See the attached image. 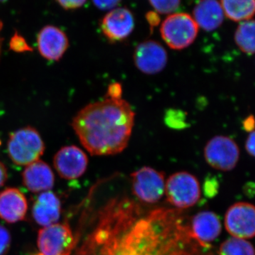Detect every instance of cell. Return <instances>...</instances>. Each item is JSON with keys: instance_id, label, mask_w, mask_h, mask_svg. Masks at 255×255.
Wrapping results in <instances>:
<instances>
[{"instance_id": "5", "label": "cell", "mask_w": 255, "mask_h": 255, "mask_svg": "<svg viewBox=\"0 0 255 255\" xmlns=\"http://www.w3.org/2000/svg\"><path fill=\"white\" fill-rule=\"evenodd\" d=\"M164 193L167 200L178 209L195 205L201 197V187L195 176L189 172L172 174L165 182Z\"/></svg>"}, {"instance_id": "32", "label": "cell", "mask_w": 255, "mask_h": 255, "mask_svg": "<svg viewBox=\"0 0 255 255\" xmlns=\"http://www.w3.org/2000/svg\"><path fill=\"white\" fill-rule=\"evenodd\" d=\"M8 179V171L6 166L0 161V187H3Z\"/></svg>"}, {"instance_id": "14", "label": "cell", "mask_w": 255, "mask_h": 255, "mask_svg": "<svg viewBox=\"0 0 255 255\" xmlns=\"http://www.w3.org/2000/svg\"><path fill=\"white\" fill-rule=\"evenodd\" d=\"M27 211V199L17 188H6L0 192V219L9 223L20 222Z\"/></svg>"}, {"instance_id": "26", "label": "cell", "mask_w": 255, "mask_h": 255, "mask_svg": "<svg viewBox=\"0 0 255 255\" xmlns=\"http://www.w3.org/2000/svg\"><path fill=\"white\" fill-rule=\"evenodd\" d=\"M56 1L63 9L70 10L81 7L85 4L87 0H56Z\"/></svg>"}, {"instance_id": "8", "label": "cell", "mask_w": 255, "mask_h": 255, "mask_svg": "<svg viewBox=\"0 0 255 255\" xmlns=\"http://www.w3.org/2000/svg\"><path fill=\"white\" fill-rule=\"evenodd\" d=\"M204 157L213 168L227 172L237 165L240 148L231 137L218 135L212 137L206 144Z\"/></svg>"}, {"instance_id": "13", "label": "cell", "mask_w": 255, "mask_h": 255, "mask_svg": "<svg viewBox=\"0 0 255 255\" xmlns=\"http://www.w3.org/2000/svg\"><path fill=\"white\" fill-rule=\"evenodd\" d=\"M134 18L127 8H117L107 13L100 22V27L109 41L117 42L126 39L134 28Z\"/></svg>"}, {"instance_id": "17", "label": "cell", "mask_w": 255, "mask_h": 255, "mask_svg": "<svg viewBox=\"0 0 255 255\" xmlns=\"http://www.w3.org/2000/svg\"><path fill=\"white\" fill-rule=\"evenodd\" d=\"M189 228L196 241L205 246L215 241L221 233L222 226L219 216L211 211H201L191 220Z\"/></svg>"}, {"instance_id": "6", "label": "cell", "mask_w": 255, "mask_h": 255, "mask_svg": "<svg viewBox=\"0 0 255 255\" xmlns=\"http://www.w3.org/2000/svg\"><path fill=\"white\" fill-rule=\"evenodd\" d=\"M199 26L190 15L177 13L166 18L160 28L161 35L169 48L182 50L195 41Z\"/></svg>"}, {"instance_id": "27", "label": "cell", "mask_w": 255, "mask_h": 255, "mask_svg": "<svg viewBox=\"0 0 255 255\" xmlns=\"http://www.w3.org/2000/svg\"><path fill=\"white\" fill-rule=\"evenodd\" d=\"M122 91L123 90H122V85L119 82H115V83L111 84L108 87V90H107L105 97L111 99H116V100L122 99Z\"/></svg>"}, {"instance_id": "35", "label": "cell", "mask_w": 255, "mask_h": 255, "mask_svg": "<svg viewBox=\"0 0 255 255\" xmlns=\"http://www.w3.org/2000/svg\"><path fill=\"white\" fill-rule=\"evenodd\" d=\"M6 1H7V0H0V3L6 2Z\"/></svg>"}, {"instance_id": "3", "label": "cell", "mask_w": 255, "mask_h": 255, "mask_svg": "<svg viewBox=\"0 0 255 255\" xmlns=\"http://www.w3.org/2000/svg\"><path fill=\"white\" fill-rule=\"evenodd\" d=\"M8 155L13 163L27 166L38 160L45 150V144L39 132L31 127L18 129L8 139Z\"/></svg>"}, {"instance_id": "28", "label": "cell", "mask_w": 255, "mask_h": 255, "mask_svg": "<svg viewBox=\"0 0 255 255\" xmlns=\"http://www.w3.org/2000/svg\"><path fill=\"white\" fill-rule=\"evenodd\" d=\"M122 0H92L94 4L102 10L113 9L120 3Z\"/></svg>"}, {"instance_id": "25", "label": "cell", "mask_w": 255, "mask_h": 255, "mask_svg": "<svg viewBox=\"0 0 255 255\" xmlns=\"http://www.w3.org/2000/svg\"><path fill=\"white\" fill-rule=\"evenodd\" d=\"M11 237L7 228L0 224V255H6L11 248Z\"/></svg>"}, {"instance_id": "30", "label": "cell", "mask_w": 255, "mask_h": 255, "mask_svg": "<svg viewBox=\"0 0 255 255\" xmlns=\"http://www.w3.org/2000/svg\"><path fill=\"white\" fill-rule=\"evenodd\" d=\"M218 188L219 186H218L217 181L215 179L209 178V180L206 181L205 191L208 196H214L217 192Z\"/></svg>"}, {"instance_id": "10", "label": "cell", "mask_w": 255, "mask_h": 255, "mask_svg": "<svg viewBox=\"0 0 255 255\" xmlns=\"http://www.w3.org/2000/svg\"><path fill=\"white\" fill-rule=\"evenodd\" d=\"M53 164L60 177L73 180L81 177L86 172L88 157L78 146H65L55 154Z\"/></svg>"}, {"instance_id": "12", "label": "cell", "mask_w": 255, "mask_h": 255, "mask_svg": "<svg viewBox=\"0 0 255 255\" xmlns=\"http://www.w3.org/2000/svg\"><path fill=\"white\" fill-rule=\"evenodd\" d=\"M37 47L43 58L50 61H58L63 58L69 47L65 32L52 25L42 28L37 36Z\"/></svg>"}, {"instance_id": "20", "label": "cell", "mask_w": 255, "mask_h": 255, "mask_svg": "<svg viewBox=\"0 0 255 255\" xmlns=\"http://www.w3.org/2000/svg\"><path fill=\"white\" fill-rule=\"evenodd\" d=\"M255 26L253 19L243 21L235 33L236 44L246 54L253 55L255 53Z\"/></svg>"}, {"instance_id": "7", "label": "cell", "mask_w": 255, "mask_h": 255, "mask_svg": "<svg viewBox=\"0 0 255 255\" xmlns=\"http://www.w3.org/2000/svg\"><path fill=\"white\" fill-rule=\"evenodd\" d=\"M132 194L144 204H155L162 199L165 189L164 174L149 167L132 172Z\"/></svg>"}, {"instance_id": "19", "label": "cell", "mask_w": 255, "mask_h": 255, "mask_svg": "<svg viewBox=\"0 0 255 255\" xmlns=\"http://www.w3.org/2000/svg\"><path fill=\"white\" fill-rule=\"evenodd\" d=\"M224 14L235 21H248L255 14V0H221Z\"/></svg>"}, {"instance_id": "33", "label": "cell", "mask_w": 255, "mask_h": 255, "mask_svg": "<svg viewBox=\"0 0 255 255\" xmlns=\"http://www.w3.org/2000/svg\"><path fill=\"white\" fill-rule=\"evenodd\" d=\"M243 128L246 131L252 132L254 130L255 121L253 115L249 116L243 121Z\"/></svg>"}, {"instance_id": "2", "label": "cell", "mask_w": 255, "mask_h": 255, "mask_svg": "<svg viewBox=\"0 0 255 255\" xmlns=\"http://www.w3.org/2000/svg\"><path fill=\"white\" fill-rule=\"evenodd\" d=\"M135 112L123 99L90 104L75 115L72 127L92 155H112L125 150L131 136Z\"/></svg>"}, {"instance_id": "9", "label": "cell", "mask_w": 255, "mask_h": 255, "mask_svg": "<svg viewBox=\"0 0 255 255\" xmlns=\"http://www.w3.org/2000/svg\"><path fill=\"white\" fill-rule=\"evenodd\" d=\"M255 210L253 204L238 202L226 212L225 226L233 238L251 239L255 237Z\"/></svg>"}, {"instance_id": "11", "label": "cell", "mask_w": 255, "mask_h": 255, "mask_svg": "<svg viewBox=\"0 0 255 255\" xmlns=\"http://www.w3.org/2000/svg\"><path fill=\"white\" fill-rule=\"evenodd\" d=\"M168 59L163 46L155 41H146L137 45L133 60L136 68L146 75H155L165 68Z\"/></svg>"}, {"instance_id": "29", "label": "cell", "mask_w": 255, "mask_h": 255, "mask_svg": "<svg viewBox=\"0 0 255 255\" xmlns=\"http://www.w3.org/2000/svg\"><path fill=\"white\" fill-rule=\"evenodd\" d=\"M255 130L250 132L246 142V149L248 153L252 157L255 156Z\"/></svg>"}, {"instance_id": "15", "label": "cell", "mask_w": 255, "mask_h": 255, "mask_svg": "<svg viewBox=\"0 0 255 255\" xmlns=\"http://www.w3.org/2000/svg\"><path fill=\"white\" fill-rule=\"evenodd\" d=\"M61 211V201L51 191L40 193L35 199L31 209L35 222L43 228L58 223Z\"/></svg>"}, {"instance_id": "23", "label": "cell", "mask_w": 255, "mask_h": 255, "mask_svg": "<svg viewBox=\"0 0 255 255\" xmlns=\"http://www.w3.org/2000/svg\"><path fill=\"white\" fill-rule=\"evenodd\" d=\"M185 121V114L182 111L169 110L166 114V124L173 128L180 129L187 127Z\"/></svg>"}, {"instance_id": "24", "label": "cell", "mask_w": 255, "mask_h": 255, "mask_svg": "<svg viewBox=\"0 0 255 255\" xmlns=\"http://www.w3.org/2000/svg\"><path fill=\"white\" fill-rule=\"evenodd\" d=\"M9 49L18 53L33 51V48L18 31H15L14 36L10 39Z\"/></svg>"}, {"instance_id": "34", "label": "cell", "mask_w": 255, "mask_h": 255, "mask_svg": "<svg viewBox=\"0 0 255 255\" xmlns=\"http://www.w3.org/2000/svg\"><path fill=\"white\" fill-rule=\"evenodd\" d=\"M3 28V22L1 19H0V57H1V48H2V44L3 41H4V38L1 37V32L2 31Z\"/></svg>"}, {"instance_id": "4", "label": "cell", "mask_w": 255, "mask_h": 255, "mask_svg": "<svg viewBox=\"0 0 255 255\" xmlns=\"http://www.w3.org/2000/svg\"><path fill=\"white\" fill-rule=\"evenodd\" d=\"M76 245V234L70 225L57 223L39 230L37 251L32 255H72Z\"/></svg>"}, {"instance_id": "16", "label": "cell", "mask_w": 255, "mask_h": 255, "mask_svg": "<svg viewBox=\"0 0 255 255\" xmlns=\"http://www.w3.org/2000/svg\"><path fill=\"white\" fill-rule=\"evenodd\" d=\"M23 185L33 193L51 191L55 184V175L49 165L38 160L26 166L22 172Z\"/></svg>"}, {"instance_id": "1", "label": "cell", "mask_w": 255, "mask_h": 255, "mask_svg": "<svg viewBox=\"0 0 255 255\" xmlns=\"http://www.w3.org/2000/svg\"><path fill=\"white\" fill-rule=\"evenodd\" d=\"M84 221L72 255H211L177 209L145 210L114 197Z\"/></svg>"}, {"instance_id": "31", "label": "cell", "mask_w": 255, "mask_h": 255, "mask_svg": "<svg viewBox=\"0 0 255 255\" xmlns=\"http://www.w3.org/2000/svg\"><path fill=\"white\" fill-rule=\"evenodd\" d=\"M146 19L151 27H155L160 22V18L157 13L155 11H149L146 14Z\"/></svg>"}, {"instance_id": "21", "label": "cell", "mask_w": 255, "mask_h": 255, "mask_svg": "<svg viewBox=\"0 0 255 255\" xmlns=\"http://www.w3.org/2000/svg\"><path fill=\"white\" fill-rule=\"evenodd\" d=\"M219 255H255L254 248L249 242L241 238H231L220 246Z\"/></svg>"}, {"instance_id": "18", "label": "cell", "mask_w": 255, "mask_h": 255, "mask_svg": "<svg viewBox=\"0 0 255 255\" xmlns=\"http://www.w3.org/2000/svg\"><path fill=\"white\" fill-rule=\"evenodd\" d=\"M193 15L198 26L207 31L219 28L224 20V12L218 0H201L194 7Z\"/></svg>"}, {"instance_id": "22", "label": "cell", "mask_w": 255, "mask_h": 255, "mask_svg": "<svg viewBox=\"0 0 255 255\" xmlns=\"http://www.w3.org/2000/svg\"><path fill=\"white\" fill-rule=\"evenodd\" d=\"M154 9L159 14L173 12L180 5L181 0H149Z\"/></svg>"}]
</instances>
